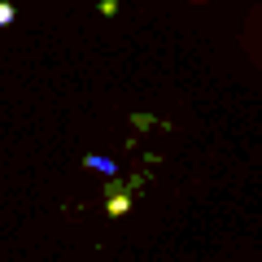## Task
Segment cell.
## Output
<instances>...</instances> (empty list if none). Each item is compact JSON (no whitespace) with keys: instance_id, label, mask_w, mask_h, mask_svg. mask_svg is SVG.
<instances>
[{"instance_id":"3","label":"cell","mask_w":262,"mask_h":262,"mask_svg":"<svg viewBox=\"0 0 262 262\" xmlns=\"http://www.w3.org/2000/svg\"><path fill=\"white\" fill-rule=\"evenodd\" d=\"M13 18H18V9H13L9 0H0V27H13Z\"/></svg>"},{"instance_id":"4","label":"cell","mask_w":262,"mask_h":262,"mask_svg":"<svg viewBox=\"0 0 262 262\" xmlns=\"http://www.w3.org/2000/svg\"><path fill=\"white\" fill-rule=\"evenodd\" d=\"M131 127H158V118H153V114H131Z\"/></svg>"},{"instance_id":"1","label":"cell","mask_w":262,"mask_h":262,"mask_svg":"<svg viewBox=\"0 0 262 262\" xmlns=\"http://www.w3.org/2000/svg\"><path fill=\"white\" fill-rule=\"evenodd\" d=\"M131 210V188L122 184L118 175H110V184H105V214L110 219H122Z\"/></svg>"},{"instance_id":"2","label":"cell","mask_w":262,"mask_h":262,"mask_svg":"<svg viewBox=\"0 0 262 262\" xmlns=\"http://www.w3.org/2000/svg\"><path fill=\"white\" fill-rule=\"evenodd\" d=\"M83 166H96L101 175H118V166H114L110 158H83Z\"/></svg>"},{"instance_id":"5","label":"cell","mask_w":262,"mask_h":262,"mask_svg":"<svg viewBox=\"0 0 262 262\" xmlns=\"http://www.w3.org/2000/svg\"><path fill=\"white\" fill-rule=\"evenodd\" d=\"M101 13H105V18H114V13H118V0H101Z\"/></svg>"},{"instance_id":"6","label":"cell","mask_w":262,"mask_h":262,"mask_svg":"<svg viewBox=\"0 0 262 262\" xmlns=\"http://www.w3.org/2000/svg\"><path fill=\"white\" fill-rule=\"evenodd\" d=\"M192 5H201V0H192Z\"/></svg>"}]
</instances>
